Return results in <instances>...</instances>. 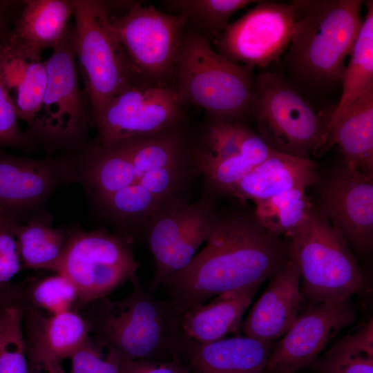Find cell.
<instances>
[{"instance_id":"30","label":"cell","mask_w":373,"mask_h":373,"mask_svg":"<svg viewBox=\"0 0 373 373\" xmlns=\"http://www.w3.org/2000/svg\"><path fill=\"white\" fill-rule=\"evenodd\" d=\"M254 0H171L166 6L191 19L200 28L215 35L229 25L231 17L239 10L257 2Z\"/></svg>"},{"instance_id":"12","label":"cell","mask_w":373,"mask_h":373,"mask_svg":"<svg viewBox=\"0 0 373 373\" xmlns=\"http://www.w3.org/2000/svg\"><path fill=\"white\" fill-rule=\"evenodd\" d=\"M213 202V198L203 194L195 202L161 216L146 228L143 237L155 264L151 293L188 265L210 238L220 216Z\"/></svg>"},{"instance_id":"22","label":"cell","mask_w":373,"mask_h":373,"mask_svg":"<svg viewBox=\"0 0 373 373\" xmlns=\"http://www.w3.org/2000/svg\"><path fill=\"white\" fill-rule=\"evenodd\" d=\"M317 180L310 159L275 151L245 175L230 195L242 202H256L292 189H306Z\"/></svg>"},{"instance_id":"33","label":"cell","mask_w":373,"mask_h":373,"mask_svg":"<svg viewBox=\"0 0 373 373\" xmlns=\"http://www.w3.org/2000/svg\"><path fill=\"white\" fill-rule=\"evenodd\" d=\"M70 373H122L125 361L108 351L102 357L98 347L88 338L73 355Z\"/></svg>"},{"instance_id":"24","label":"cell","mask_w":373,"mask_h":373,"mask_svg":"<svg viewBox=\"0 0 373 373\" xmlns=\"http://www.w3.org/2000/svg\"><path fill=\"white\" fill-rule=\"evenodd\" d=\"M325 137L324 151L337 144L344 157V166L373 173V89L325 126Z\"/></svg>"},{"instance_id":"16","label":"cell","mask_w":373,"mask_h":373,"mask_svg":"<svg viewBox=\"0 0 373 373\" xmlns=\"http://www.w3.org/2000/svg\"><path fill=\"white\" fill-rule=\"evenodd\" d=\"M355 318L350 299L310 305L274 345L265 369L270 373H295L311 365L328 342Z\"/></svg>"},{"instance_id":"9","label":"cell","mask_w":373,"mask_h":373,"mask_svg":"<svg viewBox=\"0 0 373 373\" xmlns=\"http://www.w3.org/2000/svg\"><path fill=\"white\" fill-rule=\"evenodd\" d=\"M249 110L258 135L274 151L305 159L324 152L326 122L278 75L256 77Z\"/></svg>"},{"instance_id":"29","label":"cell","mask_w":373,"mask_h":373,"mask_svg":"<svg viewBox=\"0 0 373 373\" xmlns=\"http://www.w3.org/2000/svg\"><path fill=\"white\" fill-rule=\"evenodd\" d=\"M23 316L15 303L0 305V373H30Z\"/></svg>"},{"instance_id":"7","label":"cell","mask_w":373,"mask_h":373,"mask_svg":"<svg viewBox=\"0 0 373 373\" xmlns=\"http://www.w3.org/2000/svg\"><path fill=\"white\" fill-rule=\"evenodd\" d=\"M73 1L74 50L94 122L115 96L142 79L109 26L113 3Z\"/></svg>"},{"instance_id":"34","label":"cell","mask_w":373,"mask_h":373,"mask_svg":"<svg viewBox=\"0 0 373 373\" xmlns=\"http://www.w3.org/2000/svg\"><path fill=\"white\" fill-rule=\"evenodd\" d=\"M16 238L9 226L0 229V289L21 269Z\"/></svg>"},{"instance_id":"37","label":"cell","mask_w":373,"mask_h":373,"mask_svg":"<svg viewBox=\"0 0 373 373\" xmlns=\"http://www.w3.org/2000/svg\"><path fill=\"white\" fill-rule=\"evenodd\" d=\"M30 373H66L60 361H50L37 367H30Z\"/></svg>"},{"instance_id":"32","label":"cell","mask_w":373,"mask_h":373,"mask_svg":"<svg viewBox=\"0 0 373 373\" xmlns=\"http://www.w3.org/2000/svg\"><path fill=\"white\" fill-rule=\"evenodd\" d=\"M13 99L0 79V148L30 149L35 142L19 125Z\"/></svg>"},{"instance_id":"2","label":"cell","mask_w":373,"mask_h":373,"mask_svg":"<svg viewBox=\"0 0 373 373\" xmlns=\"http://www.w3.org/2000/svg\"><path fill=\"white\" fill-rule=\"evenodd\" d=\"M288 259L287 245L254 218L241 213L220 216L205 246L162 287L178 308H187L224 293L262 285Z\"/></svg>"},{"instance_id":"3","label":"cell","mask_w":373,"mask_h":373,"mask_svg":"<svg viewBox=\"0 0 373 373\" xmlns=\"http://www.w3.org/2000/svg\"><path fill=\"white\" fill-rule=\"evenodd\" d=\"M131 282L132 289L124 298L106 296L92 303L90 329L125 362L181 358L175 305L146 291L137 276Z\"/></svg>"},{"instance_id":"10","label":"cell","mask_w":373,"mask_h":373,"mask_svg":"<svg viewBox=\"0 0 373 373\" xmlns=\"http://www.w3.org/2000/svg\"><path fill=\"white\" fill-rule=\"evenodd\" d=\"M186 20L130 2L124 15H110L109 26L142 80L170 86Z\"/></svg>"},{"instance_id":"23","label":"cell","mask_w":373,"mask_h":373,"mask_svg":"<svg viewBox=\"0 0 373 373\" xmlns=\"http://www.w3.org/2000/svg\"><path fill=\"white\" fill-rule=\"evenodd\" d=\"M73 0H22L8 40L30 50L52 49L69 30Z\"/></svg>"},{"instance_id":"26","label":"cell","mask_w":373,"mask_h":373,"mask_svg":"<svg viewBox=\"0 0 373 373\" xmlns=\"http://www.w3.org/2000/svg\"><path fill=\"white\" fill-rule=\"evenodd\" d=\"M10 229L26 267L55 271L69 235L37 220L11 222Z\"/></svg>"},{"instance_id":"18","label":"cell","mask_w":373,"mask_h":373,"mask_svg":"<svg viewBox=\"0 0 373 373\" xmlns=\"http://www.w3.org/2000/svg\"><path fill=\"white\" fill-rule=\"evenodd\" d=\"M300 273L289 258L242 321L243 334L265 342L284 336L298 316Z\"/></svg>"},{"instance_id":"14","label":"cell","mask_w":373,"mask_h":373,"mask_svg":"<svg viewBox=\"0 0 373 373\" xmlns=\"http://www.w3.org/2000/svg\"><path fill=\"white\" fill-rule=\"evenodd\" d=\"M294 22L293 3L258 1L216 37L220 54L251 67L277 61L289 46Z\"/></svg>"},{"instance_id":"4","label":"cell","mask_w":373,"mask_h":373,"mask_svg":"<svg viewBox=\"0 0 373 373\" xmlns=\"http://www.w3.org/2000/svg\"><path fill=\"white\" fill-rule=\"evenodd\" d=\"M287 59L301 77L314 84L342 79L344 61L362 26L363 1L296 0Z\"/></svg>"},{"instance_id":"35","label":"cell","mask_w":373,"mask_h":373,"mask_svg":"<svg viewBox=\"0 0 373 373\" xmlns=\"http://www.w3.org/2000/svg\"><path fill=\"white\" fill-rule=\"evenodd\" d=\"M122 373H190L180 358L125 362Z\"/></svg>"},{"instance_id":"8","label":"cell","mask_w":373,"mask_h":373,"mask_svg":"<svg viewBox=\"0 0 373 373\" xmlns=\"http://www.w3.org/2000/svg\"><path fill=\"white\" fill-rule=\"evenodd\" d=\"M52 50L44 61L47 83L40 110L26 132L46 148L81 151L90 146L87 135L91 115L80 89L73 26Z\"/></svg>"},{"instance_id":"25","label":"cell","mask_w":373,"mask_h":373,"mask_svg":"<svg viewBox=\"0 0 373 373\" xmlns=\"http://www.w3.org/2000/svg\"><path fill=\"white\" fill-rule=\"evenodd\" d=\"M367 12L341 82L343 92L326 126L334 123L361 96L373 89V1L366 3Z\"/></svg>"},{"instance_id":"17","label":"cell","mask_w":373,"mask_h":373,"mask_svg":"<svg viewBox=\"0 0 373 373\" xmlns=\"http://www.w3.org/2000/svg\"><path fill=\"white\" fill-rule=\"evenodd\" d=\"M321 210L348 245L361 254L373 243V173L343 165L323 184Z\"/></svg>"},{"instance_id":"27","label":"cell","mask_w":373,"mask_h":373,"mask_svg":"<svg viewBox=\"0 0 373 373\" xmlns=\"http://www.w3.org/2000/svg\"><path fill=\"white\" fill-rule=\"evenodd\" d=\"M311 365L319 373H373V321L340 339Z\"/></svg>"},{"instance_id":"36","label":"cell","mask_w":373,"mask_h":373,"mask_svg":"<svg viewBox=\"0 0 373 373\" xmlns=\"http://www.w3.org/2000/svg\"><path fill=\"white\" fill-rule=\"evenodd\" d=\"M21 4V1L0 0V44L8 38Z\"/></svg>"},{"instance_id":"15","label":"cell","mask_w":373,"mask_h":373,"mask_svg":"<svg viewBox=\"0 0 373 373\" xmlns=\"http://www.w3.org/2000/svg\"><path fill=\"white\" fill-rule=\"evenodd\" d=\"M77 180V169L68 158L35 159L0 148V212L12 222L41 206L59 186Z\"/></svg>"},{"instance_id":"13","label":"cell","mask_w":373,"mask_h":373,"mask_svg":"<svg viewBox=\"0 0 373 373\" xmlns=\"http://www.w3.org/2000/svg\"><path fill=\"white\" fill-rule=\"evenodd\" d=\"M174 87L136 81L115 96L93 122L98 144H109L181 125Z\"/></svg>"},{"instance_id":"20","label":"cell","mask_w":373,"mask_h":373,"mask_svg":"<svg viewBox=\"0 0 373 373\" xmlns=\"http://www.w3.org/2000/svg\"><path fill=\"white\" fill-rule=\"evenodd\" d=\"M23 326L29 367L70 358L89 338L88 322L70 310L46 316L23 307Z\"/></svg>"},{"instance_id":"11","label":"cell","mask_w":373,"mask_h":373,"mask_svg":"<svg viewBox=\"0 0 373 373\" xmlns=\"http://www.w3.org/2000/svg\"><path fill=\"white\" fill-rule=\"evenodd\" d=\"M130 244L104 229L73 233L55 271L73 284L77 299L92 303L137 276L138 262Z\"/></svg>"},{"instance_id":"38","label":"cell","mask_w":373,"mask_h":373,"mask_svg":"<svg viewBox=\"0 0 373 373\" xmlns=\"http://www.w3.org/2000/svg\"><path fill=\"white\" fill-rule=\"evenodd\" d=\"M10 221L8 220L1 212H0V229L9 226Z\"/></svg>"},{"instance_id":"19","label":"cell","mask_w":373,"mask_h":373,"mask_svg":"<svg viewBox=\"0 0 373 373\" xmlns=\"http://www.w3.org/2000/svg\"><path fill=\"white\" fill-rule=\"evenodd\" d=\"M260 285L224 293L187 308L175 305L177 327L182 345L209 343L237 333Z\"/></svg>"},{"instance_id":"31","label":"cell","mask_w":373,"mask_h":373,"mask_svg":"<svg viewBox=\"0 0 373 373\" xmlns=\"http://www.w3.org/2000/svg\"><path fill=\"white\" fill-rule=\"evenodd\" d=\"M30 298L35 306L56 314L70 310L77 292L66 277L57 273L37 282L31 289Z\"/></svg>"},{"instance_id":"28","label":"cell","mask_w":373,"mask_h":373,"mask_svg":"<svg viewBox=\"0 0 373 373\" xmlns=\"http://www.w3.org/2000/svg\"><path fill=\"white\" fill-rule=\"evenodd\" d=\"M303 188H295L254 202V219L271 235H286L301 225L314 208Z\"/></svg>"},{"instance_id":"6","label":"cell","mask_w":373,"mask_h":373,"mask_svg":"<svg viewBox=\"0 0 373 373\" xmlns=\"http://www.w3.org/2000/svg\"><path fill=\"white\" fill-rule=\"evenodd\" d=\"M285 236L289 258L300 273L302 298L309 306L350 299L364 290L365 276L348 244L321 211L314 209Z\"/></svg>"},{"instance_id":"5","label":"cell","mask_w":373,"mask_h":373,"mask_svg":"<svg viewBox=\"0 0 373 373\" xmlns=\"http://www.w3.org/2000/svg\"><path fill=\"white\" fill-rule=\"evenodd\" d=\"M252 68L229 60L203 35L190 32L183 36L179 50L174 88L181 105H195L213 118L233 121L249 109Z\"/></svg>"},{"instance_id":"21","label":"cell","mask_w":373,"mask_h":373,"mask_svg":"<svg viewBox=\"0 0 373 373\" xmlns=\"http://www.w3.org/2000/svg\"><path fill=\"white\" fill-rule=\"evenodd\" d=\"M273 347L271 342L236 335L184 344L181 359L190 373H262Z\"/></svg>"},{"instance_id":"1","label":"cell","mask_w":373,"mask_h":373,"mask_svg":"<svg viewBox=\"0 0 373 373\" xmlns=\"http://www.w3.org/2000/svg\"><path fill=\"white\" fill-rule=\"evenodd\" d=\"M81 180L122 232L137 236L188 202L196 171L180 126L112 144L78 158Z\"/></svg>"}]
</instances>
